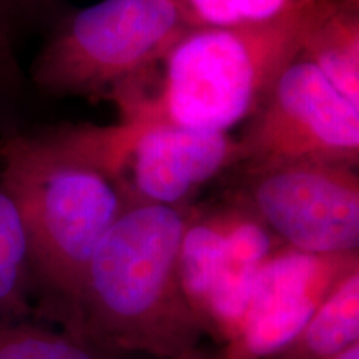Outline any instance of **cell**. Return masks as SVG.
<instances>
[{
    "label": "cell",
    "instance_id": "cell-5",
    "mask_svg": "<svg viewBox=\"0 0 359 359\" xmlns=\"http://www.w3.org/2000/svg\"><path fill=\"white\" fill-rule=\"evenodd\" d=\"M50 132L109 180L128 208L191 206L201 188L241 160L233 135L170 123L118 120L58 125Z\"/></svg>",
    "mask_w": 359,
    "mask_h": 359
},
{
    "label": "cell",
    "instance_id": "cell-4",
    "mask_svg": "<svg viewBox=\"0 0 359 359\" xmlns=\"http://www.w3.org/2000/svg\"><path fill=\"white\" fill-rule=\"evenodd\" d=\"M188 29L173 0H100L53 27L30 80L48 97L110 100Z\"/></svg>",
    "mask_w": 359,
    "mask_h": 359
},
{
    "label": "cell",
    "instance_id": "cell-17",
    "mask_svg": "<svg viewBox=\"0 0 359 359\" xmlns=\"http://www.w3.org/2000/svg\"><path fill=\"white\" fill-rule=\"evenodd\" d=\"M156 359H226L222 354V351H205L200 346L195 349H190V351L182 353V354H175V356H168V358H156Z\"/></svg>",
    "mask_w": 359,
    "mask_h": 359
},
{
    "label": "cell",
    "instance_id": "cell-6",
    "mask_svg": "<svg viewBox=\"0 0 359 359\" xmlns=\"http://www.w3.org/2000/svg\"><path fill=\"white\" fill-rule=\"evenodd\" d=\"M238 143L243 172L291 161L358 167L359 103L298 55L278 75Z\"/></svg>",
    "mask_w": 359,
    "mask_h": 359
},
{
    "label": "cell",
    "instance_id": "cell-9",
    "mask_svg": "<svg viewBox=\"0 0 359 359\" xmlns=\"http://www.w3.org/2000/svg\"><path fill=\"white\" fill-rule=\"evenodd\" d=\"M356 269L358 253L311 255L280 246L259 268L240 327L219 351L226 359L271 356Z\"/></svg>",
    "mask_w": 359,
    "mask_h": 359
},
{
    "label": "cell",
    "instance_id": "cell-8",
    "mask_svg": "<svg viewBox=\"0 0 359 359\" xmlns=\"http://www.w3.org/2000/svg\"><path fill=\"white\" fill-rule=\"evenodd\" d=\"M358 167L291 161L245 170L235 195L281 245L311 255L358 253Z\"/></svg>",
    "mask_w": 359,
    "mask_h": 359
},
{
    "label": "cell",
    "instance_id": "cell-11",
    "mask_svg": "<svg viewBox=\"0 0 359 359\" xmlns=\"http://www.w3.org/2000/svg\"><path fill=\"white\" fill-rule=\"evenodd\" d=\"M359 343V269L349 273L285 346L264 359H331Z\"/></svg>",
    "mask_w": 359,
    "mask_h": 359
},
{
    "label": "cell",
    "instance_id": "cell-3",
    "mask_svg": "<svg viewBox=\"0 0 359 359\" xmlns=\"http://www.w3.org/2000/svg\"><path fill=\"white\" fill-rule=\"evenodd\" d=\"M0 180L24 222L37 296L72 333L90 258L128 206L50 128L0 137Z\"/></svg>",
    "mask_w": 359,
    "mask_h": 359
},
{
    "label": "cell",
    "instance_id": "cell-12",
    "mask_svg": "<svg viewBox=\"0 0 359 359\" xmlns=\"http://www.w3.org/2000/svg\"><path fill=\"white\" fill-rule=\"evenodd\" d=\"M37 298L24 222L0 180V321L30 320Z\"/></svg>",
    "mask_w": 359,
    "mask_h": 359
},
{
    "label": "cell",
    "instance_id": "cell-13",
    "mask_svg": "<svg viewBox=\"0 0 359 359\" xmlns=\"http://www.w3.org/2000/svg\"><path fill=\"white\" fill-rule=\"evenodd\" d=\"M70 331H53L30 320L0 321V359H132Z\"/></svg>",
    "mask_w": 359,
    "mask_h": 359
},
{
    "label": "cell",
    "instance_id": "cell-10",
    "mask_svg": "<svg viewBox=\"0 0 359 359\" xmlns=\"http://www.w3.org/2000/svg\"><path fill=\"white\" fill-rule=\"evenodd\" d=\"M299 57L359 103V0H318L309 11Z\"/></svg>",
    "mask_w": 359,
    "mask_h": 359
},
{
    "label": "cell",
    "instance_id": "cell-16",
    "mask_svg": "<svg viewBox=\"0 0 359 359\" xmlns=\"http://www.w3.org/2000/svg\"><path fill=\"white\" fill-rule=\"evenodd\" d=\"M55 0H0L2 4L4 12H12L19 13V15L25 17H35L40 15V13H45L53 6Z\"/></svg>",
    "mask_w": 359,
    "mask_h": 359
},
{
    "label": "cell",
    "instance_id": "cell-2",
    "mask_svg": "<svg viewBox=\"0 0 359 359\" xmlns=\"http://www.w3.org/2000/svg\"><path fill=\"white\" fill-rule=\"evenodd\" d=\"M309 11L264 25L188 29L110 97L118 120L230 133L257 114L281 70L299 55Z\"/></svg>",
    "mask_w": 359,
    "mask_h": 359
},
{
    "label": "cell",
    "instance_id": "cell-1",
    "mask_svg": "<svg viewBox=\"0 0 359 359\" xmlns=\"http://www.w3.org/2000/svg\"><path fill=\"white\" fill-rule=\"evenodd\" d=\"M191 206H130L93 251L72 333L111 351L168 358L200 346L203 327L180 280Z\"/></svg>",
    "mask_w": 359,
    "mask_h": 359
},
{
    "label": "cell",
    "instance_id": "cell-7",
    "mask_svg": "<svg viewBox=\"0 0 359 359\" xmlns=\"http://www.w3.org/2000/svg\"><path fill=\"white\" fill-rule=\"evenodd\" d=\"M280 246L236 196L191 208L180 248V280L203 333L222 346L236 334L255 278Z\"/></svg>",
    "mask_w": 359,
    "mask_h": 359
},
{
    "label": "cell",
    "instance_id": "cell-18",
    "mask_svg": "<svg viewBox=\"0 0 359 359\" xmlns=\"http://www.w3.org/2000/svg\"><path fill=\"white\" fill-rule=\"evenodd\" d=\"M331 359H359V343H354L351 346L341 351L339 354H336L334 358Z\"/></svg>",
    "mask_w": 359,
    "mask_h": 359
},
{
    "label": "cell",
    "instance_id": "cell-14",
    "mask_svg": "<svg viewBox=\"0 0 359 359\" xmlns=\"http://www.w3.org/2000/svg\"><path fill=\"white\" fill-rule=\"evenodd\" d=\"M190 29L264 25L299 15L318 0H173Z\"/></svg>",
    "mask_w": 359,
    "mask_h": 359
},
{
    "label": "cell",
    "instance_id": "cell-15",
    "mask_svg": "<svg viewBox=\"0 0 359 359\" xmlns=\"http://www.w3.org/2000/svg\"><path fill=\"white\" fill-rule=\"evenodd\" d=\"M25 77L13 50L7 17L0 4V95H17L24 88Z\"/></svg>",
    "mask_w": 359,
    "mask_h": 359
}]
</instances>
